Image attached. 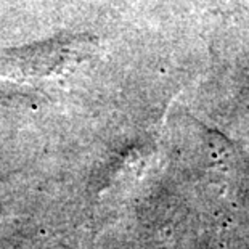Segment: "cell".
Segmentation results:
<instances>
[{
	"instance_id": "cell-1",
	"label": "cell",
	"mask_w": 249,
	"mask_h": 249,
	"mask_svg": "<svg viewBox=\"0 0 249 249\" xmlns=\"http://www.w3.org/2000/svg\"><path fill=\"white\" fill-rule=\"evenodd\" d=\"M93 52L89 39H58L0 52V79L42 82L76 72Z\"/></svg>"
}]
</instances>
